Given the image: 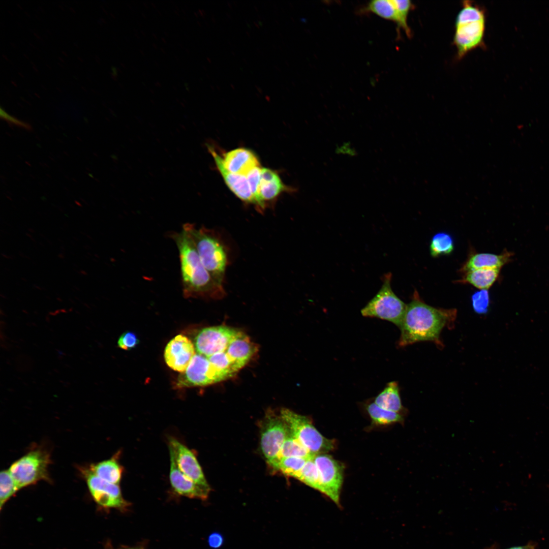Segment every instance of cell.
Here are the masks:
<instances>
[{
	"label": "cell",
	"instance_id": "6da1fadb",
	"mask_svg": "<svg viewBox=\"0 0 549 549\" xmlns=\"http://www.w3.org/2000/svg\"><path fill=\"white\" fill-rule=\"evenodd\" d=\"M457 314L455 309H439L426 304L415 290L399 327L398 346L404 347L418 342L430 341L442 346L441 331L451 325Z\"/></svg>",
	"mask_w": 549,
	"mask_h": 549
},
{
	"label": "cell",
	"instance_id": "7a4b0ae2",
	"mask_svg": "<svg viewBox=\"0 0 549 549\" xmlns=\"http://www.w3.org/2000/svg\"><path fill=\"white\" fill-rule=\"evenodd\" d=\"M179 252L182 292L186 298L219 299L226 294L224 285L216 281L203 265L193 240L184 229L171 232Z\"/></svg>",
	"mask_w": 549,
	"mask_h": 549
},
{
	"label": "cell",
	"instance_id": "3957f363",
	"mask_svg": "<svg viewBox=\"0 0 549 549\" xmlns=\"http://www.w3.org/2000/svg\"><path fill=\"white\" fill-rule=\"evenodd\" d=\"M191 237L203 265L212 278L224 285L226 269L229 264L228 249L220 234L204 226L194 224L182 226Z\"/></svg>",
	"mask_w": 549,
	"mask_h": 549
},
{
	"label": "cell",
	"instance_id": "277c9868",
	"mask_svg": "<svg viewBox=\"0 0 549 549\" xmlns=\"http://www.w3.org/2000/svg\"><path fill=\"white\" fill-rule=\"evenodd\" d=\"M485 14L482 8L471 1H464L454 24L453 43L460 59L483 43Z\"/></svg>",
	"mask_w": 549,
	"mask_h": 549
},
{
	"label": "cell",
	"instance_id": "5b68a950",
	"mask_svg": "<svg viewBox=\"0 0 549 549\" xmlns=\"http://www.w3.org/2000/svg\"><path fill=\"white\" fill-rule=\"evenodd\" d=\"M51 463L49 451L33 447L14 462L8 470L19 490L43 480L50 482L48 468Z\"/></svg>",
	"mask_w": 549,
	"mask_h": 549
},
{
	"label": "cell",
	"instance_id": "8992f818",
	"mask_svg": "<svg viewBox=\"0 0 549 549\" xmlns=\"http://www.w3.org/2000/svg\"><path fill=\"white\" fill-rule=\"evenodd\" d=\"M391 273L384 274L382 285L376 295L361 310L366 317L377 318L400 326L406 304L393 291L391 286Z\"/></svg>",
	"mask_w": 549,
	"mask_h": 549
},
{
	"label": "cell",
	"instance_id": "52a82bcc",
	"mask_svg": "<svg viewBox=\"0 0 549 549\" xmlns=\"http://www.w3.org/2000/svg\"><path fill=\"white\" fill-rule=\"evenodd\" d=\"M280 414L292 436L312 454L326 453L334 448V440L324 437L307 416L286 408Z\"/></svg>",
	"mask_w": 549,
	"mask_h": 549
},
{
	"label": "cell",
	"instance_id": "ba28073f",
	"mask_svg": "<svg viewBox=\"0 0 549 549\" xmlns=\"http://www.w3.org/2000/svg\"><path fill=\"white\" fill-rule=\"evenodd\" d=\"M288 430L280 413L272 410L266 412L260 423V447L269 465L277 459Z\"/></svg>",
	"mask_w": 549,
	"mask_h": 549
},
{
	"label": "cell",
	"instance_id": "9c48e42d",
	"mask_svg": "<svg viewBox=\"0 0 549 549\" xmlns=\"http://www.w3.org/2000/svg\"><path fill=\"white\" fill-rule=\"evenodd\" d=\"M94 501L104 508L125 510L130 503L123 497L118 484L104 480L94 474L88 467H79Z\"/></svg>",
	"mask_w": 549,
	"mask_h": 549
},
{
	"label": "cell",
	"instance_id": "30bf717a",
	"mask_svg": "<svg viewBox=\"0 0 549 549\" xmlns=\"http://www.w3.org/2000/svg\"><path fill=\"white\" fill-rule=\"evenodd\" d=\"M313 459L319 473L321 493L341 507L340 498L345 468L343 464L327 453L316 454Z\"/></svg>",
	"mask_w": 549,
	"mask_h": 549
},
{
	"label": "cell",
	"instance_id": "8fae6325",
	"mask_svg": "<svg viewBox=\"0 0 549 549\" xmlns=\"http://www.w3.org/2000/svg\"><path fill=\"white\" fill-rule=\"evenodd\" d=\"M241 331L225 325L205 327L196 334L194 346L196 352L206 357L225 352L232 341Z\"/></svg>",
	"mask_w": 549,
	"mask_h": 549
},
{
	"label": "cell",
	"instance_id": "7c38bea8",
	"mask_svg": "<svg viewBox=\"0 0 549 549\" xmlns=\"http://www.w3.org/2000/svg\"><path fill=\"white\" fill-rule=\"evenodd\" d=\"M224 380L206 356L196 353L190 364L178 376V388L205 386Z\"/></svg>",
	"mask_w": 549,
	"mask_h": 549
},
{
	"label": "cell",
	"instance_id": "4fadbf2b",
	"mask_svg": "<svg viewBox=\"0 0 549 549\" xmlns=\"http://www.w3.org/2000/svg\"><path fill=\"white\" fill-rule=\"evenodd\" d=\"M413 7L409 0H375L369 2L361 12L372 13L393 21L399 30L403 29L410 37L412 33L408 23V17Z\"/></svg>",
	"mask_w": 549,
	"mask_h": 549
},
{
	"label": "cell",
	"instance_id": "5bb4252c",
	"mask_svg": "<svg viewBox=\"0 0 549 549\" xmlns=\"http://www.w3.org/2000/svg\"><path fill=\"white\" fill-rule=\"evenodd\" d=\"M168 443L169 453L173 456L178 469L199 485L210 489L193 452L174 438L170 437Z\"/></svg>",
	"mask_w": 549,
	"mask_h": 549
},
{
	"label": "cell",
	"instance_id": "9a60e30c",
	"mask_svg": "<svg viewBox=\"0 0 549 549\" xmlns=\"http://www.w3.org/2000/svg\"><path fill=\"white\" fill-rule=\"evenodd\" d=\"M194 344L187 337L179 334L167 344L164 357L166 364L174 371L184 372L196 354Z\"/></svg>",
	"mask_w": 549,
	"mask_h": 549
},
{
	"label": "cell",
	"instance_id": "2e32d148",
	"mask_svg": "<svg viewBox=\"0 0 549 549\" xmlns=\"http://www.w3.org/2000/svg\"><path fill=\"white\" fill-rule=\"evenodd\" d=\"M207 148L214 159L218 170L230 190L243 202L256 205V201L247 177L227 170L222 163L221 156L219 155L214 147L207 145Z\"/></svg>",
	"mask_w": 549,
	"mask_h": 549
},
{
	"label": "cell",
	"instance_id": "e0dca14e",
	"mask_svg": "<svg viewBox=\"0 0 549 549\" xmlns=\"http://www.w3.org/2000/svg\"><path fill=\"white\" fill-rule=\"evenodd\" d=\"M169 480L173 491L179 495L205 500L210 489L205 488L186 476L177 467L173 456L170 454Z\"/></svg>",
	"mask_w": 549,
	"mask_h": 549
},
{
	"label": "cell",
	"instance_id": "ac0fdd59",
	"mask_svg": "<svg viewBox=\"0 0 549 549\" xmlns=\"http://www.w3.org/2000/svg\"><path fill=\"white\" fill-rule=\"evenodd\" d=\"M221 157L225 168L237 174L246 176L253 168L260 166L259 160L254 152L244 147L231 150Z\"/></svg>",
	"mask_w": 549,
	"mask_h": 549
},
{
	"label": "cell",
	"instance_id": "d6986e66",
	"mask_svg": "<svg viewBox=\"0 0 549 549\" xmlns=\"http://www.w3.org/2000/svg\"><path fill=\"white\" fill-rule=\"evenodd\" d=\"M286 188L275 171L267 168H261L259 186V209L263 210L268 202L271 201Z\"/></svg>",
	"mask_w": 549,
	"mask_h": 549
},
{
	"label": "cell",
	"instance_id": "ffe728a7",
	"mask_svg": "<svg viewBox=\"0 0 549 549\" xmlns=\"http://www.w3.org/2000/svg\"><path fill=\"white\" fill-rule=\"evenodd\" d=\"M511 255L509 252L501 254L491 253L471 254L460 269L462 273L470 270L485 268H500L508 262Z\"/></svg>",
	"mask_w": 549,
	"mask_h": 549
},
{
	"label": "cell",
	"instance_id": "44dd1931",
	"mask_svg": "<svg viewBox=\"0 0 549 549\" xmlns=\"http://www.w3.org/2000/svg\"><path fill=\"white\" fill-rule=\"evenodd\" d=\"M256 350V346L246 334L241 331L230 343L226 352L231 359L241 369L250 361Z\"/></svg>",
	"mask_w": 549,
	"mask_h": 549
},
{
	"label": "cell",
	"instance_id": "7402d4cb",
	"mask_svg": "<svg viewBox=\"0 0 549 549\" xmlns=\"http://www.w3.org/2000/svg\"><path fill=\"white\" fill-rule=\"evenodd\" d=\"M500 269L485 268L466 272L458 282L470 284L480 290H487L497 279Z\"/></svg>",
	"mask_w": 549,
	"mask_h": 549
},
{
	"label": "cell",
	"instance_id": "603a6c76",
	"mask_svg": "<svg viewBox=\"0 0 549 549\" xmlns=\"http://www.w3.org/2000/svg\"><path fill=\"white\" fill-rule=\"evenodd\" d=\"M115 455L111 458L104 460L88 467L90 471L100 478L111 483L118 484L123 472V468Z\"/></svg>",
	"mask_w": 549,
	"mask_h": 549
},
{
	"label": "cell",
	"instance_id": "cb8c5ba5",
	"mask_svg": "<svg viewBox=\"0 0 549 549\" xmlns=\"http://www.w3.org/2000/svg\"><path fill=\"white\" fill-rule=\"evenodd\" d=\"M374 403L389 411L401 414L404 411L399 385L395 381L388 383L382 391L375 397Z\"/></svg>",
	"mask_w": 549,
	"mask_h": 549
},
{
	"label": "cell",
	"instance_id": "d4e9b609",
	"mask_svg": "<svg viewBox=\"0 0 549 549\" xmlns=\"http://www.w3.org/2000/svg\"><path fill=\"white\" fill-rule=\"evenodd\" d=\"M366 410L375 425H386L404 421L402 414L383 409L374 402L368 404Z\"/></svg>",
	"mask_w": 549,
	"mask_h": 549
},
{
	"label": "cell",
	"instance_id": "484cf974",
	"mask_svg": "<svg viewBox=\"0 0 549 549\" xmlns=\"http://www.w3.org/2000/svg\"><path fill=\"white\" fill-rule=\"evenodd\" d=\"M314 456L292 436L288 429L286 439L276 460L287 457L310 459Z\"/></svg>",
	"mask_w": 549,
	"mask_h": 549
},
{
	"label": "cell",
	"instance_id": "4316f807",
	"mask_svg": "<svg viewBox=\"0 0 549 549\" xmlns=\"http://www.w3.org/2000/svg\"><path fill=\"white\" fill-rule=\"evenodd\" d=\"M308 459L299 457H287L277 459L269 465L285 476L296 478Z\"/></svg>",
	"mask_w": 549,
	"mask_h": 549
},
{
	"label": "cell",
	"instance_id": "83f0119b",
	"mask_svg": "<svg viewBox=\"0 0 549 549\" xmlns=\"http://www.w3.org/2000/svg\"><path fill=\"white\" fill-rule=\"evenodd\" d=\"M454 249L452 237L445 232H440L432 238L430 251L432 257H437L442 255L451 253Z\"/></svg>",
	"mask_w": 549,
	"mask_h": 549
},
{
	"label": "cell",
	"instance_id": "f1b7e54d",
	"mask_svg": "<svg viewBox=\"0 0 549 549\" xmlns=\"http://www.w3.org/2000/svg\"><path fill=\"white\" fill-rule=\"evenodd\" d=\"M296 479L321 493L319 473L313 458L307 461Z\"/></svg>",
	"mask_w": 549,
	"mask_h": 549
},
{
	"label": "cell",
	"instance_id": "f546056e",
	"mask_svg": "<svg viewBox=\"0 0 549 549\" xmlns=\"http://www.w3.org/2000/svg\"><path fill=\"white\" fill-rule=\"evenodd\" d=\"M18 490L8 469L2 470L0 474V508L2 509L5 503Z\"/></svg>",
	"mask_w": 549,
	"mask_h": 549
},
{
	"label": "cell",
	"instance_id": "4dcf8cb0",
	"mask_svg": "<svg viewBox=\"0 0 549 549\" xmlns=\"http://www.w3.org/2000/svg\"><path fill=\"white\" fill-rule=\"evenodd\" d=\"M472 307L478 314H485L488 312L490 298L487 290H480L474 293L471 297Z\"/></svg>",
	"mask_w": 549,
	"mask_h": 549
},
{
	"label": "cell",
	"instance_id": "1f68e13d",
	"mask_svg": "<svg viewBox=\"0 0 549 549\" xmlns=\"http://www.w3.org/2000/svg\"><path fill=\"white\" fill-rule=\"evenodd\" d=\"M261 168L257 166L251 170L246 175L252 193L256 201V205L259 208V186L260 180Z\"/></svg>",
	"mask_w": 549,
	"mask_h": 549
},
{
	"label": "cell",
	"instance_id": "d6a6232c",
	"mask_svg": "<svg viewBox=\"0 0 549 549\" xmlns=\"http://www.w3.org/2000/svg\"><path fill=\"white\" fill-rule=\"evenodd\" d=\"M139 343L137 336L132 331H126L122 333L117 341L118 347L126 350L134 348Z\"/></svg>",
	"mask_w": 549,
	"mask_h": 549
},
{
	"label": "cell",
	"instance_id": "836d02e7",
	"mask_svg": "<svg viewBox=\"0 0 549 549\" xmlns=\"http://www.w3.org/2000/svg\"><path fill=\"white\" fill-rule=\"evenodd\" d=\"M0 110L1 118L8 121V123L26 130H30L32 129V127L29 124L21 121L18 118L10 115L2 108H1Z\"/></svg>",
	"mask_w": 549,
	"mask_h": 549
},
{
	"label": "cell",
	"instance_id": "e575fe53",
	"mask_svg": "<svg viewBox=\"0 0 549 549\" xmlns=\"http://www.w3.org/2000/svg\"><path fill=\"white\" fill-rule=\"evenodd\" d=\"M208 542L211 547L218 548L223 544L224 538L220 533L217 532L212 533L208 537Z\"/></svg>",
	"mask_w": 549,
	"mask_h": 549
},
{
	"label": "cell",
	"instance_id": "d590c367",
	"mask_svg": "<svg viewBox=\"0 0 549 549\" xmlns=\"http://www.w3.org/2000/svg\"><path fill=\"white\" fill-rule=\"evenodd\" d=\"M336 151L338 154H342V155H348L350 156H354L356 154V151L350 145V143L349 142L344 143L341 146L337 147Z\"/></svg>",
	"mask_w": 549,
	"mask_h": 549
},
{
	"label": "cell",
	"instance_id": "8d00e7d4",
	"mask_svg": "<svg viewBox=\"0 0 549 549\" xmlns=\"http://www.w3.org/2000/svg\"><path fill=\"white\" fill-rule=\"evenodd\" d=\"M537 543L534 541H529L526 544L524 545L514 546L505 549H536ZM487 549H499L496 545H492L488 547Z\"/></svg>",
	"mask_w": 549,
	"mask_h": 549
},
{
	"label": "cell",
	"instance_id": "74e56055",
	"mask_svg": "<svg viewBox=\"0 0 549 549\" xmlns=\"http://www.w3.org/2000/svg\"><path fill=\"white\" fill-rule=\"evenodd\" d=\"M58 257H59L60 258H62V259L64 258V255L63 254H62V253H60L59 254H58Z\"/></svg>",
	"mask_w": 549,
	"mask_h": 549
},
{
	"label": "cell",
	"instance_id": "f35d334b",
	"mask_svg": "<svg viewBox=\"0 0 549 549\" xmlns=\"http://www.w3.org/2000/svg\"><path fill=\"white\" fill-rule=\"evenodd\" d=\"M80 272H81V274H83V275H86L87 274V273L85 271L82 270L80 271Z\"/></svg>",
	"mask_w": 549,
	"mask_h": 549
},
{
	"label": "cell",
	"instance_id": "ab89813d",
	"mask_svg": "<svg viewBox=\"0 0 549 549\" xmlns=\"http://www.w3.org/2000/svg\"><path fill=\"white\" fill-rule=\"evenodd\" d=\"M29 230L30 231H31V232H34V230H32V229H29Z\"/></svg>",
	"mask_w": 549,
	"mask_h": 549
},
{
	"label": "cell",
	"instance_id": "60d3db41",
	"mask_svg": "<svg viewBox=\"0 0 549 549\" xmlns=\"http://www.w3.org/2000/svg\"><path fill=\"white\" fill-rule=\"evenodd\" d=\"M125 549H138V548H125Z\"/></svg>",
	"mask_w": 549,
	"mask_h": 549
}]
</instances>
